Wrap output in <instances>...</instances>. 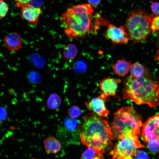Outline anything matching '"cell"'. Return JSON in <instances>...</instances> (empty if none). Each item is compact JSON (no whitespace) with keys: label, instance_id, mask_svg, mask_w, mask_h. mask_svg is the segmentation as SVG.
<instances>
[{"label":"cell","instance_id":"cell-1","mask_svg":"<svg viewBox=\"0 0 159 159\" xmlns=\"http://www.w3.org/2000/svg\"><path fill=\"white\" fill-rule=\"evenodd\" d=\"M79 133L83 145L102 154L112 145V134L108 122L94 113L88 114L83 117Z\"/></svg>","mask_w":159,"mask_h":159},{"label":"cell","instance_id":"cell-2","mask_svg":"<svg viewBox=\"0 0 159 159\" xmlns=\"http://www.w3.org/2000/svg\"><path fill=\"white\" fill-rule=\"evenodd\" d=\"M94 11L93 7L88 3L75 5L68 8L59 18L67 37L71 40L77 39L91 33L95 27Z\"/></svg>","mask_w":159,"mask_h":159},{"label":"cell","instance_id":"cell-3","mask_svg":"<svg viewBox=\"0 0 159 159\" xmlns=\"http://www.w3.org/2000/svg\"><path fill=\"white\" fill-rule=\"evenodd\" d=\"M123 97L138 105L146 104L150 107L159 105L157 84L147 76L134 77L131 75L124 82Z\"/></svg>","mask_w":159,"mask_h":159},{"label":"cell","instance_id":"cell-4","mask_svg":"<svg viewBox=\"0 0 159 159\" xmlns=\"http://www.w3.org/2000/svg\"><path fill=\"white\" fill-rule=\"evenodd\" d=\"M143 125L140 116L132 107H122L115 113L111 124L112 139L119 140L127 135H137Z\"/></svg>","mask_w":159,"mask_h":159},{"label":"cell","instance_id":"cell-5","mask_svg":"<svg viewBox=\"0 0 159 159\" xmlns=\"http://www.w3.org/2000/svg\"><path fill=\"white\" fill-rule=\"evenodd\" d=\"M151 16L152 14L148 15L141 10L131 11L127 19L125 27L129 40L139 42L147 38L152 31Z\"/></svg>","mask_w":159,"mask_h":159},{"label":"cell","instance_id":"cell-6","mask_svg":"<svg viewBox=\"0 0 159 159\" xmlns=\"http://www.w3.org/2000/svg\"><path fill=\"white\" fill-rule=\"evenodd\" d=\"M144 147L139 141L137 135H127L119 140L109 155L112 159H132L138 149Z\"/></svg>","mask_w":159,"mask_h":159},{"label":"cell","instance_id":"cell-7","mask_svg":"<svg viewBox=\"0 0 159 159\" xmlns=\"http://www.w3.org/2000/svg\"><path fill=\"white\" fill-rule=\"evenodd\" d=\"M142 135L145 142L150 139L159 140V113L149 117L143 124Z\"/></svg>","mask_w":159,"mask_h":159},{"label":"cell","instance_id":"cell-8","mask_svg":"<svg viewBox=\"0 0 159 159\" xmlns=\"http://www.w3.org/2000/svg\"><path fill=\"white\" fill-rule=\"evenodd\" d=\"M105 38L115 44L126 43L129 40L127 33L123 26L109 24L105 34Z\"/></svg>","mask_w":159,"mask_h":159},{"label":"cell","instance_id":"cell-9","mask_svg":"<svg viewBox=\"0 0 159 159\" xmlns=\"http://www.w3.org/2000/svg\"><path fill=\"white\" fill-rule=\"evenodd\" d=\"M42 12L41 7L29 4L21 7L20 16L23 20L31 24L36 25Z\"/></svg>","mask_w":159,"mask_h":159},{"label":"cell","instance_id":"cell-10","mask_svg":"<svg viewBox=\"0 0 159 159\" xmlns=\"http://www.w3.org/2000/svg\"><path fill=\"white\" fill-rule=\"evenodd\" d=\"M121 82L119 79H115L109 76L102 79L100 83V87L102 91L100 97L104 100L110 96L116 94L118 84Z\"/></svg>","mask_w":159,"mask_h":159},{"label":"cell","instance_id":"cell-11","mask_svg":"<svg viewBox=\"0 0 159 159\" xmlns=\"http://www.w3.org/2000/svg\"><path fill=\"white\" fill-rule=\"evenodd\" d=\"M104 100L100 97L94 98L86 102L85 104L89 110L99 116L105 117L109 115L110 111L107 108Z\"/></svg>","mask_w":159,"mask_h":159},{"label":"cell","instance_id":"cell-12","mask_svg":"<svg viewBox=\"0 0 159 159\" xmlns=\"http://www.w3.org/2000/svg\"><path fill=\"white\" fill-rule=\"evenodd\" d=\"M6 48L11 52H15L19 49L22 44L21 36L18 33L13 32L7 34L4 39Z\"/></svg>","mask_w":159,"mask_h":159},{"label":"cell","instance_id":"cell-13","mask_svg":"<svg viewBox=\"0 0 159 159\" xmlns=\"http://www.w3.org/2000/svg\"><path fill=\"white\" fill-rule=\"evenodd\" d=\"M45 150L48 154H56L62 148L61 144L55 137L51 136L46 138L44 141Z\"/></svg>","mask_w":159,"mask_h":159},{"label":"cell","instance_id":"cell-14","mask_svg":"<svg viewBox=\"0 0 159 159\" xmlns=\"http://www.w3.org/2000/svg\"><path fill=\"white\" fill-rule=\"evenodd\" d=\"M130 62L124 59L118 60L112 66V69L116 74L123 77L125 75L130 69Z\"/></svg>","mask_w":159,"mask_h":159},{"label":"cell","instance_id":"cell-15","mask_svg":"<svg viewBox=\"0 0 159 159\" xmlns=\"http://www.w3.org/2000/svg\"><path fill=\"white\" fill-rule=\"evenodd\" d=\"M81 123L79 120L70 117H66L64 121L65 128L70 132L80 133Z\"/></svg>","mask_w":159,"mask_h":159},{"label":"cell","instance_id":"cell-16","mask_svg":"<svg viewBox=\"0 0 159 159\" xmlns=\"http://www.w3.org/2000/svg\"><path fill=\"white\" fill-rule=\"evenodd\" d=\"M61 102L60 96L57 93H53L48 97L46 102V105L51 110H55L59 107Z\"/></svg>","mask_w":159,"mask_h":159},{"label":"cell","instance_id":"cell-17","mask_svg":"<svg viewBox=\"0 0 159 159\" xmlns=\"http://www.w3.org/2000/svg\"><path fill=\"white\" fill-rule=\"evenodd\" d=\"M78 53L77 47L73 44H69L65 46L63 52V56L67 59H72L76 56Z\"/></svg>","mask_w":159,"mask_h":159},{"label":"cell","instance_id":"cell-18","mask_svg":"<svg viewBox=\"0 0 159 159\" xmlns=\"http://www.w3.org/2000/svg\"><path fill=\"white\" fill-rule=\"evenodd\" d=\"M130 70L131 75L135 77L139 78L146 76L144 67L138 63H135L131 65Z\"/></svg>","mask_w":159,"mask_h":159},{"label":"cell","instance_id":"cell-19","mask_svg":"<svg viewBox=\"0 0 159 159\" xmlns=\"http://www.w3.org/2000/svg\"><path fill=\"white\" fill-rule=\"evenodd\" d=\"M102 153L95 149L90 147L83 153L81 156L82 159H100L103 157Z\"/></svg>","mask_w":159,"mask_h":159},{"label":"cell","instance_id":"cell-20","mask_svg":"<svg viewBox=\"0 0 159 159\" xmlns=\"http://www.w3.org/2000/svg\"><path fill=\"white\" fill-rule=\"evenodd\" d=\"M149 150L152 152L157 153L159 152V140L150 139L146 141Z\"/></svg>","mask_w":159,"mask_h":159},{"label":"cell","instance_id":"cell-21","mask_svg":"<svg viewBox=\"0 0 159 159\" xmlns=\"http://www.w3.org/2000/svg\"><path fill=\"white\" fill-rule=\"evenodd\" d=\"M151 28L152 31L159 35V15L152 14Z\"/></svg>","mask_w":159,"mask_h":159},{"label":"cell","instance_id":"cell-22","mask_svg":"<svg viewBox=\"0 0 159 159\" xmlns=\"http://www.w3.org/2000/svg\"><path fill=\"white\" fill-rule=\"evenodd\" d=\"M67 112L69 117L75 119L80 117L82 113L80 108L76 106H73L69 108Z\"/></svg>","mask_w":159,"mask_h":159},{"label":"cell","instance_id":"cell-23","mask_svg":"<svg viewBox=\"0 0 159 159\" xmlns=\"http://www.w3.org/2000/svg\"><path fill=\"white\" fill-rule=\"evenodd\" d=\"M9 10L8 4L4 0H0V20L6 16Z\"/></svg>","mask_w":159,"mask_h":159},{"label":"cell","instance_id":"cell-24","mask_svg":"<svg viewBox=\"0 0 159 159\" xmlns=\"http://www.w3.org/2000/svg\"><path fill=\"white\" fill-rule=\"evenodd\" d=\"M134 156L135 159H148L149 158L148 154L142 150L137 151Z\"/></svg>","mask_w":159,"mask_h":159},{"label":"cell","instance_id":"cell-25","mask_svg":"<svg viewBox=\"0 0 159 159\" xmlns=\"http://www.w3.org/2000/svg\"><path fill=\"white\" fill-rule=\"evenodd\" d=\"M151 9L154 15H159V2H151Z\"/></svg>","mask_w":159,"mask_h":159},{"label":"cell","instance_id":"cell-26","mask_svg":"<svg viewBox=\"0 0 159 159\" xmlns=\"http://www.w3.org/2000/svg\"><path fill=\"white\" fill-rule=\"evenodd\" d=\"M7 113L6 109L3 107H0V121H3L7 118Z\"/></svg>","mask_w":159,"mask_h":159},{"label":"cell","instance_id":"cell-27","mask_svg":"<svg viewBox=\"0 0 159 159\" xmlns=\"http://www.w3.org/2000/svg\"><path fill=\"white\" fill-rule=\"evenodd\" d=\"M16 2V6L18 7L21 8L22 6L30 4L32 0H13Z\"/></svg>","mask_w":159,"mask_h":159},{"label":"cell","instance_id":"cell-28","mask_svg":"<svg viewBox=\"0 0 159 159\" xmlns=\"http://www.w3.org/2000/svg\"><path fill=\"white\" fill-rule=\"evenodd\" d=\"M88 4L93 7L97 6L100 4L102 0H87Z\"/></svg>","mask_w":159,"mask_h":159},{"label":"cell","instance_id":"cell-29","mask_svg":"<svg viewBox=\"0 0 159 159\" xmlns=\"http://www.w3.org/2000/svg\"><path fill=\"white\" fill-rule=\"evenodd\" d=\"M157 85L158 90V92L159 94V82L158 83V84H157Z\"/></svg>","mask_w":159,"mask_h":159},{"label":"cell","instance_id":"cell-30","mask_svg":"<svg viewBox=\"0 0 159 159\" xmlns=\"http://www.w3.org/2000/svg\"></svg>","mask_w":159,"mask_h":159}]
</instances>
